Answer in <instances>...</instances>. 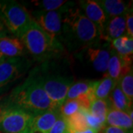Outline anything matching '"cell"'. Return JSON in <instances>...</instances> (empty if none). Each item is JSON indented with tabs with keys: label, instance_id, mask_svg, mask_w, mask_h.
Masks as SVG:
<instances>
[{
	"label": "cell",
	"instance_id": "25",
	"mask_svg": "<svg viewBox=\"0 0 133 133\" xmlns=\"http://www.w3.org/2000/svg\"><path fill=\"white\" fill-rule=\"evenodd\" d=\"M81 111L83 112V114L85 117L86 122H87L88 127L95 130L98 132H101V130L106 126V122L104 120L92 115L88 111V109H81Z\"/></svg>",
	"mask_w": 133,
	"mask_h": 133
},
{
	"label": "cell",
	"instance_id": "29",
	"mask_svg": "<svg viewBox=\"0 0 133 133\" xmlns=\"http://www.w3.org/2000/svg\"><path fill=\"white\" fill-rule=\"evenodd\" d=\"M6 28H5V25L3 24L2 22L0 19V38H3L6 36Z\"/></svg>",
	"mask_w": 133,
	"mask_h": 133
},
{
	"label": "cell",
	"instance_id": "31",
	"mask_svg": "<svg viewBox=\"0 0 133 133\" xmlns=\"http://www.w3.org/2000/svg\"><path fill=\"white\" fill-rule=\"evenodd\" d=\"M28 133H46V132H43V131H42V130H39V129H38L30 128L28 132Z\"/></svg>",
	"mask_w": 133,
	"mask_h": 133
},
{
	"label": "cell",
	"instance_id": "6",
	"mask_svg": "<svg viewBox=\"0 0 133 133\" xmlns=\"http://www.w3.org/2000/svg\"><path fill=\"white\" fill-rule=\"evenodd\" d=\"M33 118L21 109L0 104V133H28Z\"/></svg>",
	"mask_w": 133,
	"mask_h": 133
},
{
	"label": "cell",
	"instance_id": "1",
	"mask_svg": "<svg viewBox=\"0 0 133 133\" xmlns=\"http://www.w3.org/2000/svg\"><path fill=\"white\" fill-rule=\"evenodd\" d=\"M70 6L62 12V28L58 41L69 51L77 52L97 44L98 30L79 8Z\"/></svg>",
	"mask_w": 133,
	"mask_h": 133
},
{
	"label": "cell",
	"instance_id": "22",
	"mask_svg": "<svg viewBox=\"0 0 133 133\" xmlns=\"http://www.w3.org/2000/svg\"><path fill=\"white\" fill-rule=\"evenodd\" d=\"M67 126V131L69 132H78L88 129L86 119L83 112L80 111L71 117L65 119Z\"/></svg>",
	"mask_w": 133,
	"mask_h": 133
},
{
	"label": "cell",
	"instance_id": "30",
	"mask_svg": "<svg viewBox=\"0 0 133 133\" xmlns=\"http://www.w3.org/2000/svg\"><path fill=\"white\" fill-rule=\"evenodd\" d=\"M67 133H99L98 132H96L95 130L92 129H87L85 130H83V131H78V132H69V131H66Z\"/></svg>",
	"mask_w": 133,
	"mask_h": 133
},
{
	"label": "cell",
	"instance_id": "4",
	"mask_svg": "<svg viewBox=\"0 0 133 133\" xmlns=\"http://www.w3.org/2000/svg\"><path fill=\"white\" fill-rule=\"evenodd\" d=\"M19 38L36 61L48 62L65 55L66 49L62 43L44 31L33 19Z\"/></svg>",
	"mask_w": 133,
	"mask_h": 133
},
{
	"label": "cell",
	"instance_id": "9",
	"mask_svg": "<svg viewBox=\"0 0 133 133\" xmlns=\"http://www.w3.org/2000/svg\"><path fill=\"white\" fill-rule=\"evenodd\" d=\"M29 67V61L23 57L6 58L0 63V90L19 78Z\"/></svg>",
	"mask_w": 133,
	"mask_h": 133
},
{
	"label": "cell",
	"instance_id": "2",
	"mask_svg": "<svg viewBox=\"0 0 133 133\" xmlns=\"http://www.w3.org/2000/svg\"><path fill=\"white\" fill-rule=\"evenodd\" d=\"M2 104L21 109L33 117L48 110L57 109L44 90L34 69L22 83L11 91Z\"/></svg>",
	"mask_w": 133,
	"mask_h": 133
},
{
	"label": "cell",
	"instance_id": "12",
	"mask_svg": "<svg viewBox=\"0 0 133 133\" xmlns=\"http://www.w3.org/2000/svg\"><path fill=\"white\" fill-rule=\"evenodd\" d=\"M0 52L5 58L23 57L26 50L21 40L16 37L0 38Z\"/></svg>",
	"mask_w": 133,
	"mask_h": 133
},
{
	"label": "cell",
	"instance_id": "3",
	"mask_svg": "<svg viewBox=\"0 0 133 133\" xmlns=\"http://www.w3.org/2000/svg\"><path fill=\"white\" fill-rule=\"evenodd\" d=\"M58 59L59 58L43 62L41 66L34 70L50 100L56 109H60L66 101L67 92L75 80L66 67L59 66Z\"/></svg>",
	"mask_w": 133,
	"mask_h": 133
},
{
	"label": "cell",
	"instance_id": "23",
	"mask_svg": "<svg viewBox=\"0 0 133 133\" xmlns=\"http://www.w3.org/2000/svg\"><path fill=\"white\" fill-rule=\"evenodd\" d=\"M81 109V103L78 99L66 100L60 109L61 116L64 119L68 118L72 115L80 112Z\"/></svg>",
	"mask_w": 133,
	"mask_h": 133
},
{
	"label": "cell",
	"instance_id": "28",
	"mask_svg": "<svg viewBox=\"0 0 133 133\" xmlns=\"http://www.w3.org/2000/svg\"><path fill=\"white\" fill-rule=\"evenodd\" d=\"M101 133H129V131L115 127L105 126L101 130Z\"/></svg>",
	"mask_w": 133,
	"mask_h": 133
},
{
	"label": "cell",
	"instance_id": "19",
	"mask_svg": "<svg viewBox=\"0 0 133 133\" xmlns=\"http://www.w3.org/2000/svg\"><path fill=\"white\" fill-rule=\"evenodd\" d=\"M111 48L122 57H132L133 38L124 35L111 41Z\"/></svg>",
	"mask_w": 133,
	"mask_h": 133
},
{
	"label": "cell",
	"instance_id": "5",
	"mask_svg": "<svg viewBox=\"0 0 133 133\" xmlns=\"http://www.w3.org/2000/svg\"><path fill=\"white\" fill-rule=\"evenodd\" d=\"M0 19L10 33L19 38L33 18L29 11L16 1H0Z\"/></svg>",
	"mask_w": 133,
	"mask_h": 133
},
{
	"label": "cell",
	"instance_id": "20",
	"mask_svg": "<svg viewBox=\"0 0 133 133\" xmlns=\"http://www.w3.org/2000/svg\"><path fill=\"white\" fill-rule=\"evenodd\" d=\"M33 5H35L38 10L53 11V10H61L75 5L74 2H67L64 0H42V1H31Z\"/></svg>",
	"mask_w": 133,
	"mask_h": 133
},
{
	"label": "cell",
	"instance_id": "13",
	"mask_svg": "<svg viewBox=\"0 0 133 133\" xmlns=\"http://www.w3.org/2000/svg\"><path fill=\"white\" fill-rule=\"evenodd\" d=\"M60 117L61 113L58 109H52L44 112L33 117L30 128L38 129L48 133Z\"/></svg>",
	"mask_w": 133,
	"mask_h": 133
},
{
	"label": "cell",
	"instance_id": "32",
	"mask_svg": "<svg viewBox=\"0 0 133 133\" xmlns=\"http://www.w3.org/2000/svg\"><path fill=\"white\" fill-rule=\"evenodd\" d=\"M5 59H6V58H5L4 57L2 54H1V52H0V63H1L2 62H3Z\"/></svg>",
	"mask_w": 133,
	"mask_h": 133
},
{
	"label": "cell",
	"instance_id": "27",
	"mask_svg": "<svg viewBox=\"0 0 133 133\" xmlns=\"http://www.w3.org/2000/svg\"><path fill=\"white\" fill-rule=\"evenodd\" d=\"M127 36L133 38V14L132 9H129L125 14Z\"/></svg>",
	"mask_w": 133,
	"mask_h": 133
},
{
	"label": "cell",
	"instance_id": "21",
	"mask_svg": "<svg viewBox=\"0 0 133 133\" xmlns=\"http://www.w3.org/2000/svg\"><path fill=\"white\" fill-rule=\"evenodd\" d=\"M110 108L111 107L108 99H94L91 102L88 111L92 115L104 120L106 122V116Z\"/></svg>",
	"mask_w": 133,
	"mask_h": 133
},
{
	"label": "cell",
	"instance_id": "18",
	"mask_svg": "<svg viewBox=\"0 0 133 133\" xmlns=\"http://www.w3.org/2000/svg\"><path fill=\"white\" fill-rule=\"evenodd\" d=\"M118 82L105 75L99 81H95L93 95L95 99L107 100Z\"/></svg>",
	"mask_w": 133,
	"mask_h": 133
},
{
	"label": "cell",
	"instance_id": "10",
	"mask_svg": "<svg viewBox=\"0 0 133 133\" xmlns=\"http://www.w3.org/2000/svg\"><path fill=\"white\" fill-rule=\"evenodd\" d=\"M80 9L87 18L96 27L99 38L102 39L107 19L103 10L94 0H83L78 2Z\"/></svg>",
	"mask_w": 133,
	"mask_h": 133
},
{
	"label": "cell",
	"instance_id": "8",
	"mask_svg": "<svg viewBox=\"0 0 133 133\" xmlns=\"http://www.w3.org/2000/svg\"><path fill=\"white\" fill-rule=\"evenodd\" d=\"M64 10L53 11L36 10L30 15L44 31L58 40L62 33V12Z\"/></svg>",
	"mask_w": 133,
	"mask_h": 133
},
{
	"label": "cell",
	"instance_id": "26",
	"mask_svg": "<svg viewBox=\"0 0 133 133\" xmlns=\"http://www.w3.org/2000/svg\"><path fill=\"white\" fill-rule=\"evenodd\" d=\"M67 131V126L65 119L62 116L58 119L57 121L52 126L48 133H66Z\"/></svg>",
	"mask_w": 133,
	"mask_h": 133
},
{
	"label": "cell",
	"instance_id": "17",
	"mask_svg": "<svg viewBox=\"0 0 133 133\" xmlns=\"http://www.w3.org/2000/svg\"><path fill=\"white\" fill-rule=\"evenodd\" d=\"M108 101L111 108L127 112L132 109V103L130 102L121 91L118 84L111 92Z\"/></svg>",
	"mask_w": 133,
	"mask_h": 133
},
{
	"label": "cell",
	"instance_id": "7",
	"mask_svg": "<svg viewBox=\"0 0 133 133\" xmlns=\"http://www.w3.org/2000/svg\"><path fill=\"white\" fill-rule=\"evenodd\" d=\"M111 50V48L109 50L101 48L95 44L80 50L76 52V56L82 62L92 66L96 72L106 75Z\"/></svg>",
	"mask_w": 133,
	"mask_h": 133
},
{
	"label": "cell",
	"instance_id": "24",
	"mask_svg": "<svg viewBox=\"0 0 133 133\" xmlns=\"http://www.w3.org/2000/svg\"><path fill=\"white\" fill-rule=\"evenodd\" d=\"M118 85L121 91L127 98V99L132 103L133 101V72L132 70L124 75L118 81Z\"/></svg>",
	"mask_w": 133,
	"mask_h": 133
},
{
	"label": "cell",
	"instance_id": "16",
	"mask_svg": "<svg viewBox=\"0 0 133 133\" xmlns=\"http://www.w3.org/2000/svg\"><path fill=\"white\" fill-rule=\"evenodd\" d=\"M106 126L115 127L125 130H132L133 120L127 112L110 108L106 116Z\"/></svg>",
	"mask_w": 133,
	"mask_h": 133
},
{
	"label": "cell",
	"instance_id": "14",
	"mask_svg": "<svg viewBox=\"0 0 133 133\" xmlns=\"http://www.w3.org/2000/svg\"><path fill=\"white\" fill-rule=\"evenodd\" d=\"M95 2L103 10L107 21L116 16H124L130 9L129 5L121 0H96Z\"/></svg>",
	"mask_w": 133,
	"mask_h": 133
},
{
	"label": "cell",
	"instance_id": "11",
	"mask_svg": "<svg viewBox=\"0 0 133 133\" xmlns=\"http://www.w3.org/2000/svg\"><path fill=\"white\" fill-rule=\"evenodd\" d=\"M132 70V57L120 56L112 49L106 75L118 83L121 78Z\"/></svg>",
	"mask_w": 133,
	"mask_h": 133
},
{
	"label": "cell",
	"instance_id": "15",
	"mask_svg": "<svg viewBox=\"0 0 133 133\" xmlns=\"http://www.w3.org/2000/svg\"><path fill=\"white\" fill-rule=\"evenodd\" d=\"M125 31H126L125 15L116 16L107 21L102 39L111 42L115 38H118L124 36Z\"/></svg>",
	"mask_w": 133,
	"mask_h": 133
},
{
	"label": "cell",
	"instance_id": "33",
	"mask_svg": "<svg viewBox=\"0 0 133 133\" xmlns=\"http://www.w3.org/2000/svg\"><path fill=\"white\" fill-rule=\"evenodd\" d=\"M66 133H67V132H66Z\"/></svg>",
	"mask_w": 133,
	"mask_h": 133
}]
</instances>
